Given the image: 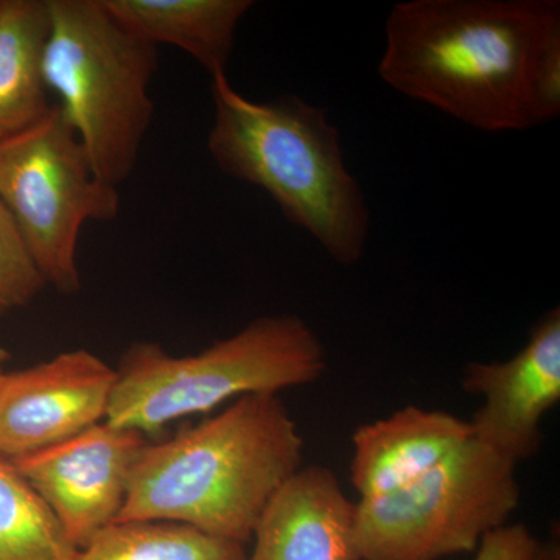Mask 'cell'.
Returning a JSON list of instances; mask_svg holds the SVG:
<instances>
[{
	"label": "cell",
	"mask_w": 560,
	"mask_h": 560,
	"mask_svg": "<svg viewBox=\"0 0 560 560\" xmlns=\"http://www.w3.org/2000/svg\"><path fill=\"white\" fill-rule=\"evenodd\" d=\"M10 352L0 345V372L5 371V364L9 363Z\"/></svg>",
	"instance_id": "cell-20"
},
{
	"label": "cell",
	"mask_w": 560,
	"mask_h": 560,
	"mask_svg": "<svg viewBox=\"0 0 560 560\" xmlns=\"http://www.w3.org/2000/svg\"><path fill=\"white\" fill-rule=\"evenodd\" d=\"M79 551L38 493L0 458V560H77Z\"/></svg>",
	"instance_id": "cell-16"
},
{
	"label": "cell",
	"mask_w": 560,
	"mask_h": 560,
	"mask_svg": "<svg viewBox=\"0 0 560 560\" xmlns=\"http://www.w3.org/2000/svg\"><path fill=\"white\" fill-rule=\"evenodd\" d=\"M517 466L475 440L405 488L357 503L361 560H440L477 551L521 504Z\"/></svg>",
	"instance_id": "cell-6"
},
{
	"label": "cell",
	"mask_w": 560,
	"mask_h": 560,
	"mask_svg": "<svg viewBox=\"0 0 560 560\" xmlns=\"http://www.w3.org/2000/svg\"><path fill=\"white\" fill-rule=\"evenodd\" d=\"M49 27L47 0H0V140L50 113L43 77Z\"/></svg>",
	"instance_id": "cell-14"
},
{
	"label": "cell",
	"mask_w": 560,
	"mask_h": 560,
	"mask_svg": "<svg viewBox=\"0 0 560 560\" xmlns=\"http://www.w3.org/2000/svg\"><path fill=\"white\" fill-rule=\"evenodd\" d=\"M44 287L16 223L0 201V316L31 304Z\"/></svg>",
	"instance_id": "cell-17"
},
{
	"label": "cell",
	"mask_w": 560,
	"mask_h": 560,
	"mask_svg": "<svg viewBox=\"0 0 560 560\" xmlns=\"http://www.w3.org/2000/svg\"><path fill=\"white\" fill-rule=\"evenodd\" d=\"M355 510L334 471L301 467L261 515L246 560H361Z\"/></svg>",
	"instance_id": "cell-11"
},
{
	"label": "cell",
	"mask_w": 560,
	"mask_h": 560,
	"mask_svg": "<svg viewBox=\"0 0 560 560\" xmlns=\"http://www.w3.org/2000/svg\"><path fill=\"white\" fill-rule=\"evenodd\" d=\"M378 75L485 132L560 116L559 0H407L389 10Z\"/></svg>",
	"instance_id": "cell-1"
},
{
	"label": "cell",
	"mask_w": 560,
	"mask_h": 560,
	"mask_svg": "<svg viewBox=\"0 0 560 560\" xmlns=\"http://www.w3.org/2000/svg\"><path fill=\"white\" fill-rule=\"evenodd\" d=\"M245 545L171 522L113 523L77 560H246Z\"/></svg>",
	"instance_id": "cell-15"
},
{
	"label": "cell",
	"mask_w": 560,
	"mask_h": 560,
	"mask_svg": "<svg viewBox=\"0 0 560 560\" xmlns=\"http://www.w3.org/2000/svg\"><path fill=\"white\" fill-rule=\"evenodd\" d=\"M0 201L16 223L44 282L77 294L81 228L119 217L117 187L97 178L57 105L27 130L0 140Z\"/></svg>",
	"instance_id": "cell-7"
},
{
	"label": "cell",
	"mask_w": 560,
	"mask_h": 560,
	"mask_svg": "<svg viewBox=\"0 0 560 560\" xmlns=\"http://www.w3.org/2000/svg\"><path fill=\"white\" fill-rule=\"evenodd\" d=\"M116 378L114 368L83 349L0 372V458H24L106 420Z\"/></svg>",
	"instance_id": "cell-9"
},
{
	"label": "cell",
	"mask_w": 560,
	"mask_h": 560,
	"mask_svg": "<svg viewBox=\"0 0 560 560\" xmlns=\"http://www.w3.org/2000/svg\"><path fill=\"white\" fill-rule=\"evenodd\" d=\"M149 442L139 431L103 420L70 440L10 463L81 550L119 518L132 470Z\"/></svg>",
	"instance_id": "cell-8"
},
{
	"label": "cell",
	"mask_w": 560,
	"mask_h": 560,
	"mask_svg": "<svg viewBox=\"0 0 560 560\" xmlns=\"http://www.w3.org/2000/svg\"><path fill=\"white\" fill-rule=\"evenodd\" d=\"M471 436L469 420L451 412L401 408L355 430L350 482L360 500L394 492L440 466Z\"/></svg>",
	"instance_id": "cell-12"
},
{
	"label": "cell",
	"mask_w": 560,
	"mask_h": 560,
	"mask_svg": "<svg viewBox=\"0 0 560 560\" xmlns=\"http://www.w3.org/2000/svg\"><path fill=\"white\" fill-rule=\"evenodd\" d=\"M302 455L279 394H249L172 440L149 442L116 523H179L245 545Z\"/></svg>",
	"instance_id": "cell-2"
},
{
	"label": "cell",
	"mask_w": 560,
	"mask_h": 560,
	"mask_svg": "<svg viewBox=\"0 0 560 560\" xmlns=\"http://www.w3.org/2000/svg\"><path fill=\"white\" fill-rule=\"evenodd\" d=\"M539 541L525 525H504L489 533L475 560H534Z\"/></svg>",
	"instance_id": "cell-18"
},
{
	"label": "cell",
	"mask_w": 560,
	"mask_h": 560,
	"mask_svg": "<svg viewBox=\"0 0 560 560\" xmlns=\"http://www.w3.org/2000/svg\"><path fill=\"white\" fill-rule=\"evenodd\" d=\"M109 13L139 38L186 51L208 70L226 75L235 33L250 0H103Z\"/></svg>",
	"instance_id": "cell-13"
},
{
	"label": "cell",
	"mask_w": 560,
	"mask_h": 560,
	"mask_svg": "<svg viewBox=\"0 0 560 560\" xmlns=\"http://www.w3.org/2000/svg\"><path fill=\"white\" fill-rule=\"evenodd\" d=\"M212 101L208 149L220 171L267 191L331 260L359 264L370 241V208L327 109L296 95L249 101L228 75L213 77Z\"/></svg>",
	"instance_id": "cell-3"
},
{
	"label": "cell",
	"mask_w": 560,
	"mask_h": 560,
	"mask_svg": "<svg viewBox=\"0 0 560 560\" xmlns=\"http://www.w3.org/2000/svg\"><path fill=\"white\" fill-rule=\"evenodd\" d=\"M47 91L75 131L98 179L130 178L153 117L158 46L125 28L103 0H47Z\"/></svg>",
	"instance_id": "cell-5"
},
{
	"label": "cell",
	"mask_w": 560,
	"mask_h": 560,
	"mask_svg": "<svg viewBox=\"0 0 560 560\" xmlns=\"http://www.w3.org/2000/svg\"><path fill=\"white\" fill-rule=\"evenodd\" d=\"M460 385L485 400L469 420L475 440L515 466L534 458L544 444L541 419L560 400V308L534 324L512 359L470 363Z\"/></svg>",
	"instance_id": "cell-10"
},
{
	"label": "cell",
	"mask_w": 560,
	"mask_h": 560,
	"mask_svg": "<svg viewBox=\"0 0 560 560\" xmlns=\"http://www.w3.org/2000/svg\"><path fill=\"white\" fill-rule=\"evenodd\" d=\"M534 560H560V545L559 540L552 537L547 544H539L537 548L536 559Z\"/></svg>",
	"instance_id": "cell-19"
},
{
	"label": "cell",
	"mask_w": 560,
	"mask_h": 560,
	"mask_svg": "<svg viewBox=\"0 0 560 560\" xmlns=\"http://www.w3.org/2000/svg\"><path fill=\"white\" fill-rule=\"evenodd\" d=\"M326 370L318 335L294 315L261 316L191 355L135 342L116 370L106 422L149 438L232 399L311 385Z\"/></svg>",
	"instance_id": "cell-4"
}]
</instances>
